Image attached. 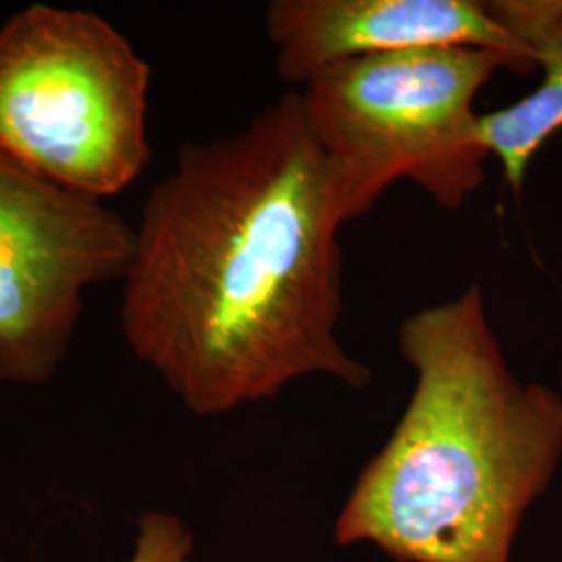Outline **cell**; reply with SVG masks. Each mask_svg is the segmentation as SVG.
<instances>
[{
	"label": "cell",
	"instance_id": "obj_3",
	"mask_svg": "<svg viewBox=\"0 0 562 562\" xmlns=\"http://www.w3.org/2000/svg\"><path fill=\"white\" fill-rule=\"evenodd\" d=\"M504 60L480 48H422L341 60L299 92L327 161L341 222L373 211L411 180L443 211H459L485 180L490 157L475 99Z\"/></svg>",
	"mask_w": 562,
	"mask_h": 562
},
{
	"label": "cell",
	"instance_id": "obj_2",
	"mask_svg": "<svg viewBox=\"0 0 562 562\" xmlns=\"http://www.w3.org/2000/svg\"><path fill=\"white\" fill-rule=\"evenodd\" d=\"M415 390L336 521L398 562H508L562 454V398L510 371L480 285L398 325Z\"/></svg>",
	"mask_w": 562,
	"mask_h": 562
},
{
	"label": "cell",
	"instance_id": "obj_7",
	"mask_svg": "<svg viewBox=\"0 0 562 562\" xmlns=\"http://www.w3.org/2000/svg\"><path fill=\"white\" fill-rule=\"evenodd\" d=\"M490 13L540 67L538 88L515 104L480 115V136L504 180L521 194L529 162L562 130V0H487Z\"/></svg>",
	"mask_w": 562,
	"mask_h": 562
},
{
	"label": "cell",
	"instance_id": "obj_5",
	"mask_svg": "<svg viewBox=\"0 0 562 562\" xmlns=\"http://www.w3.org/2000/svg\"><path fill=\"white\" fill-rule=\"evenodd\" d=\"M134 244V225L104 201L0 159V382L59 373L86 294L123 281Z\"/></svg>",
	"mask_w": 562,
	"mask_h": 562
},
{
	"label": "cell",
	"instance_id": "obj_4",
	"mask_svg": "<svg viewBox=\"0 0 562 562\" xmlns=\"http://www.w3.org/2000/svg\"><path fill=\"white\" fill-rule=\"evenodd\" d=\"M150 65L115 25L30 4L0 25V159L104 201L150 162Z\"/></svg>",
	"mask_w": 562,
	"mask_h": 562
},
{
	"label": "cell",
	"instance_id": "obj_8",
	"mask_svg": "<svg viewBox=\"0 0 562 562\" xmlns=\"http://www.w3.org/2000/svg\"><path fill=\"white\" fill-rule=\"evenodd\" d=\"M194 538L178 515L146 510L138 519L134 550L125 562H192Z\"/></svg>",
	"mask_w": 562,
	"mask_h": 562
},
{
	"label": "cell",
	"instance_id": "obj_6",
	"mask_svg": "<svg viewBox=\"0 0 562 562\" xmlns=\"http://www.w3.org/2000/svg\"><path fill=\"white\" fill-rule=\"evenodd\" d=\"M265 32L278 76L301 88L341 60L422 48H480L517 74L536 67L483 0H273Z\"/></svg>",
	"mask_w": 562,
	"mask_h": 562
},
{
	"label": "cell",
	"instance_id": "obj_1",
	"mask_svg": "<svg viewBox=\"0 0 562 562\" xmlns=\"http://www.w3.org/2000/svg\"><path fill=\"white\" fill-rule=\"evenodd\" d=\"M341 225L299 92L236 134L183 144L134 225L125 346L199 417L311 375L364 390L373 373L338 334Z\"/></svg>",
	"mask_w": 562,
	"mask_h": 562
}]
</instances>
